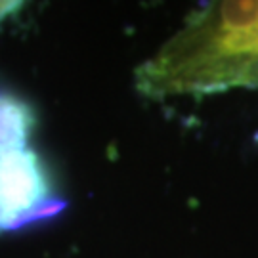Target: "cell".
Returning a JSON list of instances; mask_svg holds the SVG:
<instances>
[{"mask_svg":"<svg viewBox=\"0 0 258 258\" xmlns=\"http://www.w3.org/2000/svg\"><path fill=\"white\" fill-rule=\"evenodd\" d=\"M138 79L153 96L258 86V0H211Z\"/></svg>","mask_w":258,"mask_h":258,"instance_id":"1","label":"cell"},{"mask_svg":"<svg viewBox=\"0 0 258 258\" xmlns=\"http://www.w3.org/2000/svg\"><path fill=\"white\" fill-rule=\"evenodd\" d=\"M63 209L46 165L29 148L0 151V231L46 220Z\"/></svg>","mask_w":258,"mask_h":258,"instance_id":"2","label":"cell"},{"mask_svg":"<svg viewBox=\"0 0 258 258\" xmlns=\"http://www.w3.org/2000/svg\"><path fill=\"white\" fill-rule=\"evenodd\" d=\"M35 128V111L18 94L0 90V151L27 148Z\"/></svg>","mask_w":258,"mask_h":258,"instance_id":"3","label":"cell"}]
</instances>
